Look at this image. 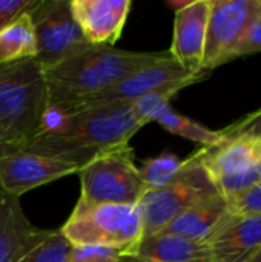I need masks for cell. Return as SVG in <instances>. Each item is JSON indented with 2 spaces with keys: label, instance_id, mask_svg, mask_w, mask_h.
<instances>
[{
  "label": "cell",
  "instance_id": "obj_14",
  "mask_svg": "<svg viewBox=\"0 0 261 262\" xmlns=\"http://www.w3.org/2000/svg\"><path fill=\"white\" fill-rule=\"evenodd\" d=\"M49 232L26 218L20 198L0 190V262H17Z\"/></svg>",
  "mask_w": 261,
  "mask_h": 262
},
{
  "label": "cell",
  "instance_id": "obj_12",
  "mask_svg": "<svg viewBox=\"0 0 261 262\" xmlns=\"http://www.w3.org/2000/svg\"><path fill=\"white\" fill-rule=\"evenodd\" d=\"M209 14L211 0H192L175 11L172 45L169 52L191 72H203Z\"/></svg>",
  "mask_w": 261,
  "mask_h": 262
},
{
  "label": "cell",
  "instance_id": "obj_15",
  "mask_svg": "<svg viewBox=\"0 0 261 262\" xmlns=\"http://www.w3.org/2000/svg\"><path fill=\"white\" fill-rule=\"evenodd\" d=\"M208 246L215 262H249L261 249V216L231 215Z\"/></svg>",
  "mask_w": 261,
  "mask_h": 262
},
{
  "label": "cell",
  "instance_id": "obj_3",
  "mask_svg": "<svg viewBox=\"0 0 261 262\" xmlns=\"http://www.w3.org/2000/svg\"><path fill=\"white\" fill-rule=\"evenodd\" d=\"M49 115L43 68L35 58L0 63V140L25 149Z\"/></svg>",
  "mask_w": 261,
  "mask_h": 262
},
{
  "label": "cell",
  "instance_id": "obj_22",
  "mask_svg": "<svg viewBox=\"0 0 261 262\" xmlns=\"http://www.w3.org/2000/svg\"><path fill=\"white\" fill-rule=\"evenodd\" d=\"M125 250L94 246H72L68 262H118Z\"/></svg>",
  "mask_w": 261,
  "mask_h": 262
},
{
  "label": "cell",
  "instance_id": "obj_24",
  "mask_svg": "<svg viewBox=\"0 0 261 262\" xmlns=\"http://www.w3.org/2000/svg\"><path fill=\"white\" fill-rule=\"evenodd\" d=\"M42 0H0V31L14 23L18 17L31 14Z\"/></svg>",
  "mask_w": 261,
  "mask_h": 262
},
{
  "label": "cell",
  "instance_id": "obj_21",
  "mask_svg": "<svg viewBox=\"0 0 261 262\" xmlns=\"http://www.w3.org/2000/svg\"><path fill=\"white\" fill-rule=\"evenodd\" d=\"M71 243L58 230H51L46 238L28 250L17 262H68Z\"/></svg>",
  "mask_w": 261,
  "mask_h": 262
},
{
  "label": "cell",
  "instance_id": "obj_26",
  "mask_svg": "<svg viewBox=\"0 0 261 262\" xmlns=\"http://www.w3.org/2000/svg\"><path fill=\"white\" fill-rule=\"evenodd\" d=\"M14 152H17V149H14V147L5 144V143L0 140V158L6 157V155H9V154H14Z\"/></svg>",
  "mask_w": 261,
  "mask_h": 262
},
{
  "label": "cell",
  "instance_id": "obj_17",
  "mask_svg": "<svg viewBox=\"0 0 261 262\" xmlns=\"http://www.w3.org/2000/svg\"><path fill=\"white\" fill-rule=\"evenodd\" d=\"M118 262H215L209 246L182 236L155 233L143 238Z\"/></svg>",
  "mask_w": 261,
  "mask_h": 262
},
{
  "label": "cell",
  "instance_id": "obj_25",
  "mask_svg": "<svg viewBox=\"0 0 261 262\" xmlns=\"http://www.w3.org/2000/svg\"><path fill=\"white\" fill-rule=\"evenodd\" d=\"M261 52V15L248 28L234 52V60Z\"/></svg>",
  "mask_w": 261,
  "mask_h": 262
},
{
  "label": "cell",
  "instance_id": "obj_7",
  "mask_svg": "<svg viewBox=\"0 0 261 262\" xmlns=\"http://www.w3.org/2000/svg\"><path fill=\"white\" fill-rule=\"evenodd\" d=\"M77 175L80 198L91 203L138 204L146 192L129 144L97 155Z\"/></svg>",
  "mask_w": 261,
  "mask_h": 262
},
{
  "label": "cell",
  "instance_id": "obj_9",
  "mask_svg": "<svg viewBox=\"0 0 261 262\" xmlns=\"http://www.w3.org/2000/svg\"><path fill=\"white\" fill-rule=\"evenodd\" d=\"M29 15L37 41L35 60L43 69L89 45L72 17L69 0H42Z\"/></svg>",
  "mask_w": 261,
  "mask_h": 262
},
{
  "label": "cell",
  "instance_id": "obj_11",
  "mask_svg": "<svg viewBox=\"0 0 261 262\" xmlns=\"http://www.w3.org/2000/svg\"><path fill=\"white\" fill-rule=\"evenodd\" d=\"M78 170L75 164L17 150L0 158V190L20 198L35 187L78 173Z\"/></svg>",
  "mask_w": 261,
  "mask_h": 262
},
{
  "label": "cell",
  "instance_id": "obj_13",
  "mask_svg": "<svg viewBox=\"0 0 261 262\" xmlns=\"http://www.w3.org/2000/svg\"><path fill=\"white\" fill-rule=\"evenodd\" d=\"M71 12L85 38L92 45H109L120 38L131 0H69Z\"/></svg>",
  "mask_w": 261,
  "mask_h": 262
},
{
  "label": "cell",
  "instance_id": "obj_2",
  "mask_svg": "<svg viewBox=\"0 0 261 262\" xmlns=\"http://www.w3.org/2000/svg\"><path fill=\"white\" fill-rule=\"evenodd\" d=\"M162 54L89 43L75 54L43 69L49 112L60 117L80 111L92 97L154 63Z\"/></svg>",
  "mask_w": 261,
  "mask_h": 262
},
{
  "label": "cell",
  "instance_id": "obj_10",
  "mask_svg": "<svg viewBox=\"0 0 261 262\" xmlns=\"http://www.w3.org/2000/svg\"><path fill=\"white\" fill-rule=\"evenodd\" d=\"M209 72H191L186 68H183L169 51H163L162 57L155 60L154 63L145 66L143 69L131 74L111 89L97 94L92 97L80 111L89 109V107H98L106 104H120V103H134L140 100L142 97L177 83H186V84H195L208 77ZM78 112V111H77Z\"/></svg>",
  "mask_w": 261,
  "mask_h": 262
},
{
  "label": "cell",
  "instance_id": "obj_18",
  "mask_svg": "<svg viewBox=\"0 0 261 262\" xmlns=\"http://www.w3.org/2000/svg\"><path fill=\"white\" fill-rule=\"evenodd\" d=\"M149 121H155L162 127H165L168 132L178 135L182 138L191 140L194 143H198L202 146H214L222 138L220 130H212V129L175 112L169 106V103L162 104L157 109H154L152 114L149 115Z\"/></svg>",
  "mask_w": 261,
  "mask_h": 262
},
{
  "label": "cell",
  "instance_id": "obj_6",
  "mask_svg": "<svg viewBox=\"0 0 261 262\" xmlns=\"http://www.w3.org/2000/svg\"><path fill=\"white\" fill-rule=\"evenodd\" d=\"M215 193L218 190L200 164L198 152H194L186 158V166L172 183L155 190H146L138 201L143 238L158 233L185 210Z\"/></svg>",
  "mask_w": 261,
  "mask_h": 262
},
{
  "label": "cell",
  "instance_id": "obj_19",
  "mask_svg": "<svg viewBox=\"0 0 261 262\" xmlns=\"http://www.w3.org/2000/svg\"><path fill=\"white\" fill-rule=\"evenodd\" d=\"M37 57V41L29 14L18 17L0 31V63Z\"/></svg>",
  "mask_w": 261,
  "mask_h": 262
},
{
  "label": "cell",
  "instance_id": "obj_23",
  "mask_svg": "<svg viewBox=\"0 0 261 262\" xmlns=\"http://www.w3.org/2000/svg\"><path fill=\"white\" fill-rule=\"evenodd\" d=\"M232 215L261 216V181L228 200Z\"/></svg>",
  "mask_w": 261,
  "mask_h": 262
},
{
  "label": "cell",
  "instance_id": "obj_5",
  "mask_svg": "<svg viewBox=\"0 0 261 262\" xmlns=\"http://www.w3.org/2000/svg\"><path fill=\"white\" fill-rule=\"evenodd\" d=\"M60 232L71 246L131 252L143 239V221L137 204L91 203L78 198Z\"/></svg>",
  "mask_w": 261,
  "mask_h": 262
},
{
  "label": "cell",
  "instance_id": "obj_20",
  "mask_svg": "<svg viewBox=\"0 0 261 262\" xmlns=\"http://www.w3.org/2000/svg\"><path fill=\"white\" fill-rule=\"evenodd\" d=\"M185 166L186 158L182 160L171 152H165L155 158L143 161L142 167H138V172L146 190H155L172 183Z\"/></svg>",
  "mask_w": 261,
  "mask_h": 262
},
{
  "label": "cell",
  "instance_id": "obj_27",
  "mask_svg": "<svg viewBox=\"0 0 261 262\" xmlns=\"http://www.w3.org/2000/svg\"><path fill=\"white\" fill-rule=\"evenodd\" d=\"M249 262H261V249L257 252V255H255Z\"/></svg>",
  "mask_w": 261,
  "mask_h": 262
},
{
  "label": "cell",
  "instance_id": "obj_8",
  "mask_svg": "<svg viewBox=\"0 0 261 262\" xmlns=\"http://www.w3.org/2000/svg\"><path fill=\"white\" fill-rule=\"evenodd\" d=\"M260 15L261 0H211L203 71L234 61L235 48Z\"/></svg>",
  "mask_w": 261,
  "mask_h": 262
},
{
  "label": "cell",
  "instance_id": "obj_1",
  "mask_svg": "<svg viewBox=\"0 0 261 262\" xmlns=\"http://www.w3.org/2000/svg\"><path fill=\"white\" fill-rule=\"evenodd\" d=\"M146 123L135 114L134 103L106 104L60 115L25 149L82 169L97 155L129 144Z\"/></svg>",
  "mask_w": 261,
  "mask_h": 262
},
{
  "label": "cell",
  "instance_id": "obj_4",
  "mask_svg": "<svg viewBox=\"0 0 261 262\" xmlns=\"http://www.w3.org/2000/svg\"><path fill=\"white\" fill-rule=\"evenodd\" d=\"M214 146L200 147V164L226 200L261 181V107L222 129Z\"/></svg>",
  "mask_w": 261,
  "mask_h": 262
},
{
  "label": "cell",
  "instance_id": "obj_16",
  "mask_svg": "<svg viewBox=\"0 0 261 262\" xmlns=\"http://www.w3.org/2000/svg\"><path fill=\"white\" fill-rule=\"evenodd\" d=\"M231 215L228 200L223 195L215 193L185 210L158 233L175 235L208 244V241L231 218Z\"/></svg>",
  "mask_w": 261,
  "mask_h": 262
}]
</instances>
